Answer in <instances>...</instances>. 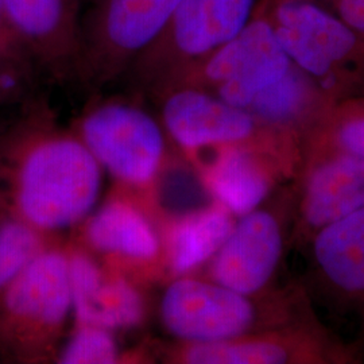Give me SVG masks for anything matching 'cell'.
I'll return each instance as SVG.
<instances>
[{
	"mask_svg": "<svg viewBox=\"0 0 364 364\" xmlns=\"http://www.w3.org/2000/svg\"><path fill=\"white\" fill-rule=\"evenodd\" d=\"M7 189L14 210L41 234L64 231L91 215L102 193V166L77 134L43 120L16 147Z\"/></svg>",
	"mask_w": 364,
	"mask_h": 364,
	"instance_id": "6da1fadb",
	"label": "cell"
},
{
	"mask_svg": "<svg viewBox=\"0 0 364 364\" xmlns=\"http://www.w3.org/2000/svg\"><path fill=\"white\" fill-rule=\"evenodd\" d=\"M159 313L165 329L181 343L230 340L313 317L306 291L299 285L246 296L195 275L170 282Z\"/></svg>",
	"mask_w": 364,
	"mask_h": 364,
	"instance_id": "7a4b0ae2",
	"label": "cell"
},
{
	"mask_svg": "<svg viewBox=\"0 0 364 364\" xmlns=\"http://www.w3.org/2000/svg\"><path fill=\"white\" fill-rule=\"evenodd\" d=\"M293 65L333 97L364 93V34L313 0H258Z\"/></svg>",
	"mask_w": 364,
	"mask_h": 364,
	"instance_id": "3957f363",
	"label": "cell"
},
{
	"mask_svg": "<svg viewBox=\"0 0 364 364\" xmlns=\"http://www.w3.org/2000/svg\"><path fill=\"white\" fill-rule=\"evenodd\" d=\"M161 122L170 141L192 159L221 147H255L301 168V139L263 123L243 108L191 85H174L156 96Z\"/></svg>",
	"mask_w": 364,
	"mask_h": 364,
	"instance_id": "277c9868",
	"label": "cell"
},
{
	"mask_svg": "<svg viewBox=\"0 0 364 364\" xmlns=\"http://www.w3.org/2000/svg\"><path fill=\"white\" fill-rule=\"evenodd\" d=\"M70 314L68 251L46 246L0 293V340L18 358L49 356Z\"/></svg>",
	"mask_w": 364,
	"mask_h": 364,
	"instance_id": "5b68a950",
	"label": "cell"
},
{
	"mask_svg": "<svg viewBox=\"0 0 364 364\" xmlns=\"http://www.w3.org/2000/svg\"><path fill=\"white\" fill-rule=\"evenodd\" d=\"M257 4L258 0H180L161 36L131 66L132 76L158 96L236 37Z\"/></svg>",
	"mask_w": 364,
	"mask_h": 364,
	"instance_id": "8992f818",
	"label": "cell"
},
{
	"mask_svg": "<svg viewBox=\"0 0 364 364\" xmlns=\"http://www.w3.org/2000/svg\"><path fill=\"white\" fill-rule=\"evenodd\" d=\"M76 134L102 169L124 186L150 188L164 166L168 134L161 119L134 100L114 97L92 105Z\"/></svg>",
	"mask_w": 364,
	"mask_h": 364,
	"instance_id": "52a82bcc",
	"label": "cell"
},
{
	"mask_svg": "<svg viewBox=\"0 0 364 364\" xmlns=\"http://www.w3.org/2000/svg\"><path fill=\"white\" fill-rule=\"evenodd\" d=\"M81 16L77 75L102 85L130 70L168 25L180 0H91Z\"/></svg>",
	"mask_w": 364,
	"mask_h": 364,
	"instance_id": "ba28073f",
	"label": "cell"
},
{
	"mask_svg": "<svg viewBox=\"0 0 364 364\" xmlns=\"http://www.w3.org/2000/svg\"><path fill=\"white\" fill-rule=\"evenodd\" d=\"M294 185L277 191L264 204L237 218L205 266V278L246 296L270 293L290 245Z\"/></svg>",
	"mask_w": 364,
	"mask_h": 364,
	"instance_id": "9c48e42d",
	"label": "cell"
},
{
	"mask_svg": "<svg viewBox=\"0 0 364 364\" xmlns=\"http://www.w3.org/2000/svg\"><path fill=\"white\" fill-rule=\"evenodd\" d=\"M291 65L270 22L257 7L247 26L188 69L174 85L201 88L228 105L247 109L260 92L284 77Z\"/></svg>",
	"mask_w": 364,
	"mask_h": 364,
	"instance_id": "30bf717a",
	"label": "cell"
},
{
	"mask_svg": "<svg viewBox=\"0 0 364 364\" xmlns=\"http://www.w3.org/2000/svg\"><path fill=\"white\" fill-rule=\"evenodd\" d=\"M185 364L356 363L348 347L309 317L240 338L212 343H181L171 356Z\"/></svg>",
	"mask_w": 364,
	"mask_h": 364,
	"instance_id": "8fae6325",
	"label": "cell"
},
{
	"mask_svg": "<svg viewBox=\"0 0 364 364\" xmlns=\"http://www.w3.org/2000/svg\"><path fill=\"white\" fill-rule=\"evenodd\" d=\"M294 193L290 245L304 248L323 227L364 208V158L338 151L304 154Z\"/></svg>",
	"mask_w": 364,
	"mask_h": 364,
	"instance_id": "7c38bea8",
	"label": "cell"
},
{
	"mask_svg": "<svg viewBox=\"0 0 364 364\" xmlns=\"http://www.w3.org/2000/svg\"><path fill=\"white\" fill-rule=\"evenodd\" d=\"M193 161L212 201L236 218L264 204L281 182L299 173L293 162L255 147H221Z\"/></svg>",
	"mask_w": 364,
	"mask_h": 364,
	"instance_id": "4fadbf2b",
	"label": "cell"
},
{
	"mask_svg": "<svg viewBox=\"0 0 364 364\" xmlns=\"http://www.w3.org/2000/svg\"><path fill=\"white\" fill-rule=\"evenodd\" d=\"M27 58L57 77L77 73L81 0H1Z\"/></svg>",
	"mask_w": 364,
	"mask_h": 364,
	"instance_id": "5bb4252c",
	"label": "cell"
},
{
	"mask_svg": "<svg viewBox=\"0 0 364 364\" xmlns=\"http://www.w3.org/2000/svg\"><path fill=\"white\" fill-rule=\"evenodd\" d=\"M304 248L317 297L340 309H364V208L323 227Z\"/></svg>",
	"mask_w": 364,
	"mask_h": 364,
	"instance_id": "9a60e30c",
	"label": "cell"
},
{
	"mask_svg": "<svg viewBox=\"0 0 364 364\" xmlns=\"http://www.w3.org/2000/svg\"><path fill=\"white\" fill-rule=\"evenodd\" d=\"M68 263L76 326H100L117 332L144 324V294L124 274L105 270L82 250H69Z\"/></svg>",
	"mask_w": 364,
	"mask_h": 364,
	"instance_id": "2e32d148",
	"label": "cell"
},
{
	"mask_svg": "<svg viewBox=\"0 0 364 364\" xmlns=\"http://www.w3.org/2000/svg\"><path fill=\"white\" fill-rule=\"evenodd\" d=\"M84 240L93 251L114 260L149 266L162 260V236L135 200L112 196L85 219Z\"/></svg>",
	"mask_w": 364,
	"mask_h": 364,
	"instance_id": "e0dca14e",
	"label": "cell"
},
{
	"mask_svg": "<svg viewBox=\"0 0 364 364\" xmlns=\"http://www.w3.org/2000/svg\"><path fill=\"white\" fill-rule=\"evenodd\" d=\"M236 216L212 201L171 218L162 230V262L170 278L193 275L223 246L234 228Z\"/></svg>",
	"mask_w": 364,
	"mask_h": 364,
	"instance_id": "ac0fdd59",
	"label": "cell"
},
{
	"mask_svg": "<svg viewBox=\"0 0 364 364\" xmlns=\"http://www.w3.org/2000/svg\"><path fill=\"white\" fill-rule=\"evenodd\" d=\"M336 100L311 76L291 65L284 77L260 92L246 111L266 124L294 134L302 144L304 135Z\"/></svg>",
	"mask_w": 364,
	"mask_h": 364,
	"instance_id": "d6986e66",
	"label": "cell"
},
{
	"mask_svg": "<svg viewBox=\"0 0 364 364\" xmlns=\"http://www.w3.org/2000/svg\"><path fill=\"white\" fill-rule=\"evenodd\" d=\"M46 246V235L27 224L0 191V293Z\"/></svg>",
	"mask_w": 364,
	"mask_h": 364,
	"instance_id": "ffe728a7",
	"label": "cell"
},
{
	"mask_svg": "<svg viewBox=\"0 0 364 364\" xmlns=\"http://www.w3.org/2000/svg\"><path fill=\"white\" fill-rule=\"evenodd\" d=\"M122 358L114 332L93 326H77L57 355L61 364H114Z\"/></svg>",
	"mask_w": 364,
	"mask_h": 364,
	"instance_id": "44dd1931",
	"label": "cell"
},
{
	"mask_svg": "<svg viewBox=\"0 0 364 364\" xmlns=\"http://www.w3.org/2000/svg\"><path fill=\"white\" fill-rule=\"evenodd\" d=\"M30 64L23 57L0 53V107L15 100L23 92Z\"/></svg>",
	"mask_w": 364,
	"mask_h": 364,
	"instance_id": "7402d4cb",
	"label": "cell"
},
{
	"mask_svg": "<svg viewBox=\"0 0 364 364\" xmlns=\"http://www.w3.org/2000/svg\"><path fill=\"white\" fill-rule=\"evenodd\" d=\"M333 11L364 34V0H333Z\"/></svg>",
	"mask_w": 364,
	"mask_h": 364,
	"instance_id": "603a6c76",
	"label": "cell"
},
{
	"mask_svg": "<svg viewBox=\"0 0 364 364\" xmlns=\"http://www.w3.org/2000/svg\"><path fill=\"white\" fill-rule=\"evenodd\" d=\"M0 53L19 55V57H23V58L28 60L26 54L23 52V49L21 48L18 39L15 38L11 27L9 25V22H7L6 14H4V10H3L1 0H0Z\"/></svg>",
	"mask_w": 364,
	"mask_h": 364,
	"instance_id": "cb8c5ba5",
	"label": "cell"
}]
</instances>
